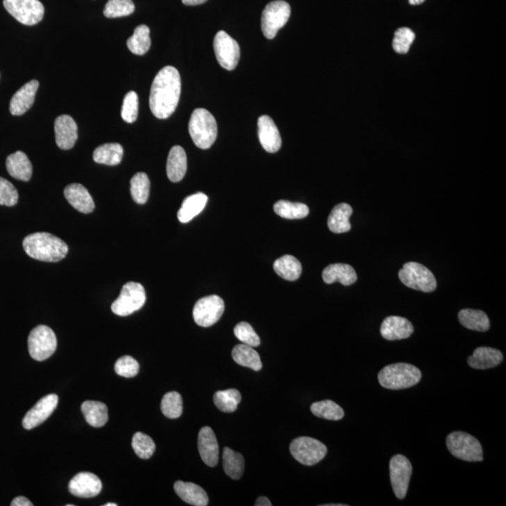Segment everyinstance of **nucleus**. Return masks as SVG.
<instances>
[{
	"instance_id": "obj_1",
	"label": "nucleus",
	"mask_w": 506,
	"mask_h": 506,
	"mask_svg": "<svg viewBox=\"0 0 506 506\" xmlns=\"http://www.w3.org/2000/svg\"><path fill=\"white\" fill-rule=\"evenodd\" d=\"M181 93V78L173 66H166L156 75L150 90L149 105L152 114L166 120L176 111Z\"/></svg>"
},
{
	"instance_id": "obj_2",
	"label": "nucleus",
	"mask_w": 506,
	"mask_h": 506,
	"mask_svg": "<svg viewBox=\"0 0 506 506\" xmlns=\"http://www.w3.org/2000/svg\"><path fill=\"white\" fill-rule=\"evenodd\" d=\"M23 247L28 256L50 263L64 259L69 250L65 242L49 233H35L26 236Z\"/></svg>"
},
{
	"instance_id": "obj_3",
	"label": "nucleus",
	"mask_w": 506,
	"mask_h": 506,
	"mask_svg": "<svg viewBox=\"0 0 506 506\" xmlns=\"http://www.w3.org/2000/svg\"><path fill=\"white\" fill-rule=\"evenodd\" d=\"M422 373L418 368L407 363L386 366L380 371L379 383L384 389L400 390L410 389L421 381Z\"/></svg>"
},
{
	"instance_id": "obj_4",
	"label": "nucleus",
	"mask_w": 506,
	"mask_h": 506,
	"mask_svg": "<svg viewBox=\"0 0 506 506\" xmlns=\"http://www.w3.org/2000/svg\"><path fill=\"white\" fill-rule=\"evenodd\" d=\"M188 133L199 149H210L218 136V126L213 115L206 109L195 110L188 123Z\"/></svg>"
},
{
	"instance_id": "obj_5",
	"label": "nucleus",
	"mask_w": 506,
	"mask_h": 506,
	"mask_svg": "<svg viewBox=\"0 0 506 506\" xmlns=\"http://www.w3.org/2000/svg\"><path fill=\"white\" fill-rule=\"evenodd\" d=\"M446 446L457 459L469 462H483V449L473 435L462 432H452L446 439Z\"/></svg>"
},
{
	"instance_id": "obj_6",
	"label": "nucleus",
	"mask_w": 506,
	"mask_h": 506,
	"mask_svg": "<svg viewBox=\"0 0 506 506\" xmlns=\"http://www.w3.org/2000/svg\"><path fill=\"white\" fill-rule=\"evenodd\" d=\"M400 281L411 289L432 293L437 288V281L432 272L421 263L410 262L398 272Z\"/></svg>"
},
{
	"instance_id": "obj_7",
	"label": "nucleus",
	"mask_w": 506,
	"mask_h": 506,
	"mask_svg": "<svg viewBox=\"0 0 506 506\" xmlns=\"http://www.w3.org/2000/svg\"><path fill=\"white\" fill-rule=\"evenodd\" d=\"M58 347L56 334L47 325H38L28 336V351L37 361H44L52 357Z\"/></svg>"
},
{
	"instance_id": "obj_8",
	"label": "nucleus",
	"mask_w": 506,
	"mask_h": 506,
	"mask_svg": "<svg viewBox=\"0 0 506 506\" xmlns=\"http://www.w3.org/2000/svg\"><path fill=\"white\" fill-rule=\"evenodd\" d=\"M147 300L145 288L137 282H128L122 287L120 297L112 304V311L118 316H129L139 311Z\"/></svg>"
},
{
	"instance_id": "obj_9",
	"label": "nucleus",
	"mask_w": 506,
	"mask_h": 506,
	"mask_svg": "<svg viewBox=\"0 0 506 506\" xmlns=\"http://www.w3.org/2000/svg\"><path fill=\"white\" fill-rule=\"evenodd\" d=\"M290 452L301 464L312 466L325 459L327 448L316 439L304 436L295 439L291 443Z\"/></svg>"
},
{
	"instance_id": "obj_10",
	"label": "nucleus",
	"mask_w": 506,
	"mask_h": 506,
	"mask_svg": "<svg viewBox=\"0 0 506 506\" xmlns=\"http://www.w3.org/2000/svg\"><path fill=\"white\" fill-rule=\"evenodd\" d=\"M290 16V5L284 0H275L266 5L262 15V31L266 38L274 39L279 29L286 25Z\"/></svg>"
},
{
	"instance_id": "obj_11",
	"label": "nucleus",
	"mask_w": 506,
	"mask_h": 506,
	"mask_svg": "<svg viewBox=\"0 0 506 506\" xmlns=\"http://www.w3.org/2000/svg\"><path fill=\"white\" fill-rule=\"evenodd\" d=\"M5 9L26 26H34L42 20L44 7L39 0H3Z\"/></svg>"
},
{
	"instance_id": "obj_12",
	"label": "nucleus",
	"mask_w": 506,
	"mask_h": 506,
	"mask_svg": "<svg viewBox=\"0 0 506 506\" xmlns=\"http://www.w3.org/2000/svg\"><path fill=\"white\" fill-rule=\"evenodd\" d=\"M225 312V301L218 295L201 298L193 308V319L202 327H209L222 318Z\"/></svg>"
},
{
	"instance_id": "obj_13",
	"label": "nucleus",
	"mask_w": 506,
	"mask_h": 506,
	"mask_svg": "<svg viewBox=\"0 0 506 506\" xmlns=\"http://www.w3.org/2000/svg\"><path fill=\"white\" fill-rule=\"evenodd\" d=\"M390 480L393 491L398 499H405L407 495L413 466L410 460L402 455H395L389 463Z\"/></svg>"
},
{
	"instance_id": "obj_14",
	"label": "nucleus",
	"mask_w": 506,
	"mask_h": 506,
	"mask_svg": "<svg viewBox=\"0 0 506 506\" xmlns=\"http://www.w3.org/2000/svg\"><path fill=\"white\" fill-rule=\"evenodd\" d=\"M214 51L217 60L223 69L233 71L240 58V48L238 42L226 33L219 31L214 39Z\"/></svg>"
},
{
	"instance_id": "obj_15",
	"label": "nucleus",
	"mask_w": 506,
	"mask_h": 506,
	"mask_svg": "<svg viewBox=\"0 0 506 506\" xmlns=\"http://www.w3.org/2000/svg\"><path fill=\"white\" fill-rule=\"evenodd\" d=\"M58 403V397L56 394H50L40 398L34 407L26 413L23 419V427L26 430H32L44 423L49 418L56 410Z\"/></svg>"
},
{
	"instance_id": "obj_16",
	"label": "nucleus",
	"mask_w": 506,
	"mask_h": 506,
	"mask_svg": "<svg viewBox=\"0 0 506 506\" xmlns=\"http://www.w3.org/2000/svg\"><path fill=\"white\" fill-rule=\"evenodd\" d=\"M101 481L92 473H79L69 484L70 492L79 498L95 497L101 493Z\"/></svg>"
},
{
	"instance_id": "obj_17",
	"label": "nucleus",
	"mask_w": 506,
	"mask_h": 506,
	"mask_svg": "<svg viewBox=\"0 0 506 506\" xmlns=\"http://www.w3.org/2000/svg\"><path fill=\"white\" fill-rule=\"evenodd\" d=\"M258 136L266 152L276 153L281 149V137L278 126L268 115H262L258 120Z\"/></svg>"
},
{
	"instance_id": "obj_18",
	"label": "nucleus",
	"mask_w": 506,
	"mask_h": 506,
	"mask_svg": "<svg viewBox=\"0 0 506 506\" xmlns=\"http://www.w3.org/2000/svg\"><path fill=\"white\" fill-rule=\"evenodd\" d=\"M55 133L56 145L59 149H72L78 138L76 122L68 115H59L55 121Z\"/></svg>"
},
{
	"instance_id": "obj_19",
	"label": "nucleus",
	"mask_w": 506,
	"mask_h": 506,
	"mask_svg": "<svg viewBox=\"0 0 506 506\" xmlns=\"http://www.w3.org/2000/svg\"><path fill=\"white\" fill-rule=\"evenodd\" d=\"M198 449L202 459L207 466H217L219 463V445L211 427H202L198 435Z\"/></svg>"
},
{
	"instance_id": "obj_20",
	"label": "nucleus",
	"mask_w": 506,
	"mask_h": 506,
	"mask_svg": "<svg viewBox=\"0 0 506 506\" xmlns=\"http://www.w3.org/2000/svg\"><path fill=\"white\" fill-rule=\"evenodd\" d=\"M413 333V325L403 317H387L381 325V335L387 341L405 340L410 338Z\"/></svg>"
},
{
	"instance_id": "obj_21",
	"label": "nucleus",
	"mask_w": 506,
	"mask_h": 506,
	"mask_svg": "<svg viewBox=\"0 0 506 506\" xmlns=\"http://www.w3.org/2000/svg\"><path fill=\"white\" fill-rule=\"evenodd\" d=\"M40 83L37 80L26 83L10 99V112L13 115L25 114L34 104L35 96Z\"/></svg>"
},
{
	"instance_id": "obj_22",
	"label": "nucleus",
	"mask_w": 506,
	"mask_h": 506,
	"mask_svg": "<svg viewBox=\"0 0 506 506\" xmlns=\"http://www.w3.org/2000/svg\"><path fill=\"white\" fill-rule=\"evenodd\" d=\"M64 195L69 203L81 213L90 214L95 209L92 196L83 185L74 183L67 186Z\"/></svg>"
},
{
	"instance_id": "obj_23",
	"label": "nucleus",
	"mask_w": 506,
	"mask_h": 506,
	"mask_svg": "<svg viewBox=\"0 0 506 506\" xmlns=\"http://www.w3.org/2000/svg\"><path fill=\"white\" fill-rule=\"evenodd\" d=\"M503 352L491 347H479L468 358V364L475 370H489L503 362Z\"/></svg>"
},
{
	"instance_id": "obj_24",
	"label": "nucleus",
	"mask_w": 506,
	"mask_h": 506,
	"mask_svg": "<svg viewBox=\"0 0 506 506\" xmlns=\"http://www.w3.org/2000/svg\"><path fill=\"white\" fill-rule=\"evenodd\" d=\"M187 155L180 145H174L167 158V177L172 182H179L187 173Z\"/></svg>"
},
{
	"instance_id": "obj_25",
	"label": "nucleus",
	"mask_w": 506,
	"mask_h": 506,
	"mask_svg": "<svg viewBox=\"0 0 506 506\" xmlns=\"http://www.w3.org/2000/svg\"><path fill=\"white\" fill-rule=\"evenodd\" d=\"M174 491L180 499L188 505L206 506L209 505V495L203 488L190 482L177 481L174 486Z\"/></svg>"
},
{
	"instance_id": "obj_26",
	"label": "nucleus",
	"mask_w": 506,
	"mask_h": 506,
	"mask_svg": "<svg viewBox=\"0 0 506 506\" xmlns=\"http://www.w3.org/2000/svg\"><path fill=\"white\" fill-rule=\"evenodd\" d=\"M323 279L327 284L338 281L344 286H350L357 281V274L351 266L346 263H333L323 271Z\"/></svg>"
},
{
	"instance_id": "obj_27",
	"label": "nucleus",
	"mask_w": 506,
	"mask_h": 506,
	"mask_svg": "<svg viewBox=\"0 0 506 506\" xmlns=\"http://www.w3.org/2000/svg\"><path fill=\"white\" fill-rule=\"evenodd\" d=\"M7 170L13 179L28 181L32 177V164L22 152L10 154L6 160Z\"/></svg>"
},
{
	"instance_id": "obj_28",
	"label": "nucleus",
	"mask_w": 506,
	"mask_h": 506,
	"mask_svg": "<svg viewBox=\"0 0 506 506\" xmlns=\"http://www.w3.org/2000/svg\"><path fill=\"white\" fill-rule=\"evenodd\" d=\"M352 215V206L343 203L334 207L328 217L327 225L332 233L343 234L351 230L350 218Z\"/></svg>"
},
{
	"instance_id": "obj_29",
	"label": "nucleus",
	"mask_w": 506,
	"mask_h": 506,
	"mask_svg": "<svg viewBox=\"0 0 506 506\" xmlns=\"http://www.w3.org/2000/svg\"><path fill=\"white\" fill-rule=\"evenodd\" d=\"M209 197L203 193H195V195L188 196L183 201L182 206L180 207L177 218L182 223H187L195 219L197 215L203 211L206 206Z\"/></svg>"
},
{
	"instance_id": "obj_30",
	"label": "nucleus",
	"mask_w": 506,
	"mask_h": 506,
	"mask_svg": "<svg viewBox=\"0 0 506 506\" xmlns=\"http://www.w3.org/2000/svg\"><path fill=\"white\" fill-rule=\"evenodd\" d=\"M460 324L467 329L486 332L491 327L488 315L478 309H465L459 312Z\"/></svg>"
},
{
	"instance_id": "obj_31",
	"label": "nucleus",
	"mask_w": 506,
	"mask_h": 506,
	"mask_svg": "<svg viewBox=\"0 0 506 506\" xmlns=\"http://www.w3.org/2000/svg\"><path fill=\"white\" fill-rule=\"evenodd\" d=\"M81 410L90 426L101 427L108 421V408L104 403L88 400L81 406Z\"/></svg>"
},
{
	"instance_id": "obj_32",
	"label": "nucleus",
	"mask_w": 506,
	"mask_h": 506,
	"mask_svg": "<svg viewBox=\"0 0 506 506\" xmlns=\"http://www.w3.org/2000/svg\"><path fill=\"white\" fill-rule=\"evenodd\" d=\"M231 357L236 363L242 367L252 368L255 371L262 370L263 364L259 354L253 347L247 344H238L231 352Z\"/></svg>"
},
{
	"instance_id": "obj_33",
	"label": "nucleus",
	"mask_w": 506,
	"mask_h": 506,
	"mask_svg": "<svg viewBox=\"0 0 506 506\" xmlns=\"http://www.w3.org/2000/svg\"><path fill=\"white\" fill-rule=\"evenodd\" d=\"M274 270L281 278L289 281H295L300 278L302 265L297 258L292 255H284L274 263Z\"/></svg>"
},
{
	"instance_id": "obj_34",
	"label": "nucleus",
	"mask_w": 506,
	"mask_h": 506,
	"mask_svg": "<svg viewBox=\"0 0 506 506\" xmlns=\"http://www.w3.org/2000/svg\"><path fill=\"white\" fill-rule=\"evenodd\" d=\"M123 153L122 145L117 142H110L97 147L93 153V160L97 163L115 166L122 161Z\"/></svg>"
},
{
	"instance_id": "obj_35",
	"label": "nucleus",
	"mask_w": 506,
	"mask_h": 506,
	"mask_svg": "<svg viewBox=\"0 0 506 506\" xmlns=\"http://www.w3.org/2000/svg\"><path fill=\"white\" fill-rule=\"evenodd\" d=\"M223 469L226 475L231 479L238 480L243 475L245 469V459L243 456L238 452L225 448L222 454Z\"/></svg>"
},
{
	"instance_id": "obj_36",
	"label": "nucleus",
	"mask_w": 506,
	"mask_h": 506,
	"mask_svg": "<svg viewBox=\"0 0 506 506\" xmlns=\"http://www.w3.org/2000/svg\"><path fill=\"white\" fill-rule=\"evenodd\" d=\"M126 45H128L129 50L134 55L142 56L149 52V48L152 47L149 26L145 25L137 26L133 36L126 42Z\"/></svg>"
},
{
	"instance_id": "obj_37",
	"label": "nucleus",
	"mask_w": 506,
	"mask_h": 506,
	"mask_svg": "<svg viewBox=\"0 0 506 506\" xmlns=\"http://www.w3.org/2000/svg\"><path fill=\"white\" fill-rule=\"evenodd\" d=\"M274 211L279 217L287 220L304 219L309 213V209L307 204L292 203V202L286 200L277 202L274 204Z\"/></svg>"
},
{
	"instance_id": "obj_38",
	"label": "nucleus",
	"mask_w": 506,
	"mask_h": 506,
	"mask_svg": "<svg viewBox=\"0 0 506 506\" xmlns=\"http://www.w3.org/2000/svg\"><path fill=\"white\" fill-rule=\"evenodd\" d=\"M240 402L241 394L236 389L222 390L214 395L215 405L223 413H234Z\"/></svg>"
},
{
	"instance_id": "obj_39",
	"label": "nucleus",
	"mask_w": 506,
	"mask_h": 506,
	"mask_svg": "<svg viewBox=\"0 0 506 506\" xmlns=\"http://www.w3.org/2000/svg\"><path fill=\"white\" fill-rule=\"evenodd\" d=\"M311 411L315 416L332 420V421H338V420H341L344 417L343 409L329 400L314 402L311 406Z\"/></svg>"
},
{
	"instance_id": "obj_40",
	"label": "nucleus",
	"mask_w": 506,
	"mask_h": 506,
	"mask_svg": "<svg viewBox=\"0 0 506 506\" xmlns=\"http://www.w3.org/2000/svg\"><path fill=\"white\" fill-rule=\"evenodd\" d=\"M150 181L145 173H137L131 180V193L137 204H144L149 200Z\"/></svg>"
},
{
	"instance_id": "obj_41",
	"label": "nucleus",
	"mask_w": 506,
	"mask_h": 506,
	"mask_svg": "<svg viewBox=\"0 0 506 506\" xmlns=\"http://www.w3.org/2000/svg\"><path fill=\"white\" fill-rule=\"evenodd\" d=\"M161 411L170 419L179 418L183 411V400L179 392L167 393L163 395L161 405Z\"/></svg>"
},
{
	"instance_id": "obj_42",
	"label": "nucleus",
	"mask_w": 506,
	"mask_h": 506,
	"mask_svg": "<svg viewBox=\"0 0 506 506\" xmlns=\"http://www.w3.org/2000/svg\"><path fill=\"white\" fill-rule=\"evenodd\" d=\"M136 10L133 0H109L105 5L104 15L107 18L124 17Z\"/></svg>"
},
{
	"instance_id": "obj_43",
	"label": "nucleus",
	"mask_w": 506,
	"mask_h": 506,
	"mask_svg": "<svg viewBox=\"0 0 506 506\" xmlns=\"http://www.w3.org/2000/svg\"><path fill=\"white\" fill-rule=\"evenodd\" d=\"M131 446L137 456L142 459H150L156 450L154 441L149 435L142 432H137L133 435Z\"/></svg>"
},
{
	"instance_id": "obj_44",
	"label": "nucleus",
	"mask_w": 506,
	"mask_h": 506,
	"mask_svg": "<svg viewBox=\"0 0 506 506\" xmlns=\"http://www.w3.org/2000/svg\"><path fill=\"white\" fill-rule=\"evenodd\" d=\"M416 39V34L409 28H400L395 31L393 48L398 54H407Z\"/></svg>"
},
{
	"instance_id": "obj_45",
	"label": "nucleus",
	"mask_w": 506,
	"mask_h": 506,
	"mask_svg": "<svg viewBox=\"0 0 506 506\" xmlns=\"http://www.w3.org/2000/svg\"><path fill=\"white\" fill-rule=\"evenodd\" d=\"M138 96L134 91H130L124 98L121 117L126 123L136 122L138 117Z\"/></svg>"
},
{
	"instance_id": "obj_46",
	"label": "nucleus",
	"mask_w": 506,
	"mask_h": 506,
	"mask_svg": "<svg viewBox=\"0 0 506 506\" xmlns=\"http://www.w3.org/2000/svg\"><path fill=\"white\" fill-rule=\"evenodd\" d=\"M234 333H235L236 338H238V341H240L242 343L252 346L253 348L259 346L261 344L259 336L257 335L249 323H239L234 329Z\"/></svg>"
},
{
	"instance_id": "obj_47",
	"label": "nucleus",
	"mask_w": 506,
	"mask_h": 506,
	"mask_svg": "<svg viewBox=\"0 0 506 506\" xmlns=\"http://www.w3.org/2000/svg\"><path fill=\"white\" fill-rule=\"evenodd\" d=\"M140 370L139 363L130 355L120 357L115 362V371L117 375L125 377V378H131L136 377L138 374Z\"/></svg>"
},
{
	"instance_id": "obj_48",
	"label": "nucleus",
	"mask_w": 506,
	"mask_h": 506,
	"mask_svg": "<svg viewBox=\"0 0 506 506\" xmlns=\"http://www.w3.org/2000/svg\"><path fill=\"white\" fill-rule=\"evenodd\" d=\"M19 195L15 186L3 177H0V204L13 206L17 204Z\"/></svg>"
},
{
	"instance_id": "obj_49",
	"label": "nucleus",
	"mask_w": 506,
	"mask_h": 506,
	"mask_svg": "<svg viewBox=\"0 0 506 506\" xmlns=\"http://www.w3.org/2000/svg\"><path fill=\"white\" fill-rule=\"evenodd\" d=\"M10 505L12 506H32L33 505V503L31 502L28 499H26V497L20 496V497H16L15 499L13 500V502L10 503Z\"/></svg>"
},
{
	"instance_id": "obj_50",
	"label": "nucleus",
	"mask_w": 506,
	"mask_h": 506,
	"mask_svg": "<svg viewBox=\"0 0 506 506\" xmlns=\"http://www.w3.org/2000/svg\"><path fill=\"white\" fill-rule=\"evenodd\" d=\"M272 503L270 500H269L268 498H266L265 496H261L258 498L256 503H255V506H271Z\"/></svg>"
},
{
	"instance_id": "obj_51",
	"label": "nucleus",
	"mask_w": 506,
	"mask_h": 506,
	"mask_svg": "<svg viewBox=\"0 0 506 506\" xmlns=\"http://www.w3.org/2000/svg\"><path fill=\"white\" fill-rule=\"evenodd\" d=\"M207 0H182L183 4L188 5V6H196V5H201L206 3Z\"/></svg>"
},
{
	"instance_id": "obj_52",
	"label": "nucleus",
	"mask_w": 506,
	"mask_h": 506,
	"mask_svg": "<svg viewBox=\"0 0 506 506\" xmlns=\"http://www.w3.org/2000/svg\"><path fill=\"white\" fill-rule=\"evenodd\" d=\"M425 0H409L411 5H419L423 3Z\"/></svg>"
},
{
	"instance_id": "obj_53",
	"label": "nucleus",
	"mask_w": 506,
	"mask_h": 506,
	"mask_svg": "<svg viewBox=\"0 0 506 506\" xmlns=\"http://www.w3.org/2000/svg\"><path fill=\"white\" fill-rule=\"evenodd\" d=\"M104 506H117V503H105Z\"/></svg>"
}]
</instances>
